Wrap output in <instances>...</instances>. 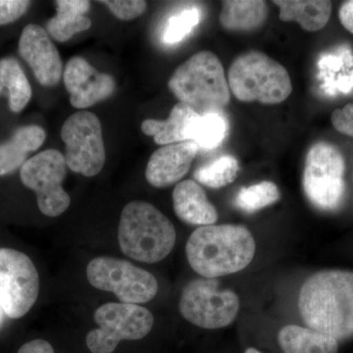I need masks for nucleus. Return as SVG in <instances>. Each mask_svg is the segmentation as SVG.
<instances>
[{
    "instance_id": "nucleus-1",
    "label": "nucleus",
    "mask_w": 353,
    "mask_h": 353,
    "mask_svg": "<svg viewBox=\"0 0 353 353\" xmlns=\"http://www.w3.org/2000/svg\"><path fill=\"white\" fill-rule=\"evenodd\" d=\"M299 309L308 328L334 340L353 336V272L323 270L299 292Z\"/></svg>"
},
{
    "instance_id": "nucleus-2",
    "label": "nucleus",
    "mask_w": 353,
    "mask_h": 353,
    "mask_svg": "<svg viewBox=\"0 0 353 353\" xmlns=\"http://www.w3.org/2000/svg\"><path fill=\"white\" fill-rule=\"evenodd\" d=\"M255 250L254 238L246 228L228 224L197 228L185 245L190 267L206 279L243 270L252 263Z\"/></svg>"
},
{
    "instance_id": "nucleus-3",
    "label": "nucleus",
    "mask_w": 353,
    "mask_h": 353,
    "mask_svg": "<svg viewBox=\"0 0 353 353\" xmlns=\"http://www.w3.org/2000/svg\"><path fill=\"white\" fill-rule=\"evenodd\" d=\"M168 87L179 102L199 115L223 112L231 101L224 67L208 50L199 51L181 64L172 74Z\"/></svg>"
},
{
    "instance_id": "nucleus-4",
    "label": "nucleus",
    "mask_w": 353,
    "mask_h": 353,
    "mask_svg": "<svg viewBox=\"0 0 353 353\" xmlns=\"http://www.w3.org/2000/svg\"><path fill=\"white\" fill-rule=\"evenodd\" d=\"M176 239L171 221L152 204L134 201L123 208L118 241L127 256L143 263H157L170 254Z\"/></svg>"
},
{
    "instance_id": "nucleus-5",
    "label": "nucleus",
    "mask_w": 353,
    "mask_h": 353,
    "mask_svg": "<svg viewBox=\"0 0 353 353\" xmlns=\"http://www.w3.org/2000/svg\"><path fill=\"white\" fill-rule=\"evenodd\" d=\"M230 90L241 102L279 104L292 94L289 72L275 59L250 50L234 58L228 72Z\"/></svg>"
},
{
    "instance_id": "nucleus-6",
    "label": "nucleus",
    "mask_w": 353,
    "mask_h": 353,
    "mask_svg": "<svg viewBox=\"0 0 353 353\" xmlns=\"http://www.w3.org/2000/svg\"><path fill=\"white\" fill-rule=\"evenodd\" d=\"M345 158L338 148L319 141L309 148L304 164L303 185L308 201L324 211L334 210L345 196Z\"/></svg>"
},
{
    "instance_id": "nucleus-7",
    "label": "nucleus",
    "mask_w": 353,
    "mask_h": 353,
    "mask_svg": "<svg viewBox=\"0 0 353 353\" xmlns=\"http://www.w3.org/2000/svg\"><path fill=\"white\" fill-rule=\"evenodd\" d=\"M238 294L219 290L215 279H194L181 294L179 310L187 321L202 329L216 330L230 326L240 310Z\"/></svg>"
},
{
    "instance_id": "nucleus-8",
    "label": "nucleus",
    "mask_w": 353,
    "mask_h": 353,
    "mask_svg": "<svg viewBox=\"0 0 353 353\" xmlns=\"http://www.w3.org/2000/svg\"><path fill=\"white\" fill-rule=\"evenodd\" d=\"M99 328L87 336V345L92 353H112L121 341H138L150 333L154 317L139 304L109 303L94 312Z\"/></svg>"
},
{
    "instance_id": "nucleus-9",
    "label": "nucleus",
    "mask_w": 353,
    "mask_h": 353,
    "mask_svg": "<svg viewBox=\"0 0 353 353\" xmlns=\"http://www.w3.org/2000/svg\"><path fill=\"white\" fill-rule=\"evenodd\" d=\"M87 278L95 289L113 292L122 303H148L158 292V282L152 273L113 257L92 259L87 267Z\"/></svg>"
},
{
    "instance_id": "nucleus-10",
    "label": "nucleus",
    "mask_w": 353,
    "mask_h": 353,
    "mask_svg": "<svg viewBox=\"0 0 353 353\" xmlns=\"http://www.w3.org/2000/svg\"><path fill=\"white\" fill-rule=\"evenodd\" d=\"M67 168L64 155L57 150H44L21 167V181L36 192L39 210L48 217L63 214L71 204L63 189Z\"/></svg>"
},
{
    "instance_id": "nucleus-11",
    "label": "nucleus",
    "mask_w": 353,
    "mask_h": 353,
    "mask_svg": "<svg viewBox=\"0 0 353 353\" xmlns=\"http://www.w3.org/2000/svg\"><path fill=\"white\" fill-rule=\"evenodd\" d=\"M66 145L65 161L70 170L85 176L101 173L106 153L101 121L95 114L80 111L70 116L61 128Z\"/></svg>"
},
{
    "instance_id": "nucleus-12",
    "label": "nucleus",
    "mask_w": 353,
    "mask_h": 353,
    "mask_svg": "<svg viewBox=\"0 0 353 353\" xmlns=\"http://www.w3.org/2000/svg\"><path fill=\"white\" fill-rule=\"evenodd\" d=\"M39 292V272L28 255L0 248V306L11 319L31 310Z\"/></svg>"
},
{
    "instance_id": "nucleus-13",
    "label": "nucleus",
    "mask_w": 353,
    "mask_h": 353,
    "mask_svg": "<svg viewBox=\"0 0 353 353\" xmlns=\"http://www.w3.org/2000/svg\"><path fill=\"white\" fill-rule=\"evenodd\" d=\"M65 88L72 106L85 109L108 99L115 92L112 76L101 73L83 57L71 58L63 72Z\"/></svg>"
},
{
    "instance_id": "nucleus-14",
    "label": "nucleus",
    "mask_w": 353,
    "mask_h": 353,
    "mask_svg": "<svg viewBox=\"0 0 353 353\" xmlns=\"http://www.w3.org/2000/svg\"><path fill=\"white\" fill-rule=\"evenodd\" d=\"M19 53L41 85L54 87L60 82L63 72L61 58L50 34L41 26L28 25L23 30Z\"/></svg>"
},
{
    "instance_id": "nucleus-15",
    "label": "nucleus",
    "mask_w": 353,
    "mask_h": 353,
    "mask_svg": "<svg viewBox=\"0 0 353 353\" xmlns=\"http://www.w3.org/2000/svg\"><path fill=\"white\" fill-rule=\"evenodd\" d=\"M199 150V146L192 141L161 146L148 160L146 181L158 189L180 183L190 171Z\"/></svg>"
},
{
    "instance_id": "nucleus-16",
    "label": "nucleus",
    "mask_w": 353,
    "mask_h": 353,
    "mask_svg": "<svg viewBox=\"0 0 353 353\" xmlns=\"http://www.w3.org/2000/svg\"><path fill=\"white\" fill-rule=\"evenodd\" d=\"M172 199L174 211L183 222L201 227L217 222V210L199 183L185 180L176 183Z\"/></svg>"
},
{
    "instance_id": "nucleus-17",
    "label": "nucleus",
    "mask_w": 353,
    "mask_h": 353,
    "mask_svg": "<svg viewBox=\"0 0 353 353\" xmlns=\"http://www.w3.org/2000/svg\"><path fill=\"white\" fill-rule=\"evenodd\" d=\"M267 17L268 6L263 0H225L219 20L227 31L250 32L259 30Z\"/></svg>"
},
{
    "instance_id": "nucleus-18",
    "label": "nucleus",
    "mask_w": 353,
    "mask_h": 353,
    "mask_svg": "<svg viewBox=\"0 0 353 353\" xmlns=\"http://www.w3.org/2000/svg\"><path fill=\"white\" fill-rule=\"evenodd\" d=\"M57 13L46 23V32L59 43H65L78 32L87 31L92 27V20L87 13L90 2L85 0H58Z\"/></svg>"
},
{
    "instance_id": "nucleus-19",
    "label": "nucleus",
    "mask_w": 353,
    "mask_h": 353,
    "mask_svg": "<svg viewBox=\"0 0 353 353\" xmlns=\"http://www.w3.org/2000/svg\"><path fill=\"white\" fill-rule=\"evenodd\" d=\"M46 141V132L37 125L21 127L12 138L0 145V176L17 170L25 164L28 154L36 152Z\"/></svg>"
},
{
    "instance_id": "nucleus-20",
    "label": "nucleus",
    "mask_w": 353,
    "mask_h": 353,
    "mask_svg": "<svg viewBox=\"0 0 353 353\" xmlns=\"http://www.w3.org/2000/svg\"><path fill=\"white\" fill-rule=\"evenodd\" d=\"M280 8V20L296 22L304 31L318 32L326 27L333 4L327 0H275Z\"/></svg>"
},
{
    "instance_id": "nucleus-21",
    "label": "nucleus",
    "mask_w": 353,
    "mask_h": 353,
    "mask_svg": "<svg viewBox=\"0 0 353 353\" xmlns=\"http://www.w3.org/2000/svg\"><path fill=\"white\" fill-rule=\"evenodd\" d=\"M197 115L192 108L179 102L172 109L170 116L166 120L146 119L141 124L143 134L153 137L159 145H174L185 143L188 139V131L190 122Z\"/></svg>"
},
{
    "instance_id": "nucleus-22",
    "label": "nucleus",
    "mask_w": 353,
    "mask_h": 353,
    "mask_svg": "<svg viewBox=\"0 0 353 353\" xmlns=\"http://www.w3.org/2000/svg\"><path fill=\"white\" fill-rule=\"evenodd\" d=\"M278 343L285 353H339L338 341L296 325H288L281 329Z\"/></svg>"
},
{
    "instance_id": "nucleus-23",
    "label": "nucleus",
    "mask_w": 353,
    "mask_h": 353,
    "mask_svg": "<svg viewBox=\"0 0 353 353\" xmlns=\"http://www.w3.org/2000/svg\"><path fill=\"white\" fill-rule=\"evenodd\" d=\"M7 94L9 108L14 113H19L31 101L32 88L14 58L0 60V95Z\"/></svg>"
},
{
    "instance_id": "nucleus-24",
    "label": "nucleus",
    "mask_w": 353,
    "mask_h": 353,
    "mask_svg": "<svg viewBox=\"0 0 353 353\" xmlns=\"http://www.w3.org/2000/svg\"><path fill=\"white\" fill-rule=\"evenodd\" d=\"M229 123L223 112L197 115L190 122L188 139L202 150H214L226 139Z\"/></svg>"
},
{
    "instance_id": "nucleus-25",
    "label": "nucleus",
    "mask_w": 353,
    "mask_h": 353,
    "mask_svg": "<svg viewBox=\"0 0 353 353\" xmlns=\"http://www.w3.org/2000/svg\"><path fill=\"white\" fill-rule=\"evenodd\" d=\"M240 170L238 160L232 155H222L210 163L199 167L194 179L211 189H221L234 182Z\"/></svg>"
},
{
    "instance_id": "nucleus-26",
    "label": "nucleus",
    "mask_w": 353,
    "mask_h": 353,
    "mask_svg": "<svg viewBox=\"0 0 353 353\" xmlns=\"http://www.w3.org/2000/svg\"><path fill=\"white\" fill-rule=\"evenodd\" d=\"M281 199L277 185L269 181L243 188L234 199L236 208L245 213H254L276 203Z\"/></svg>"
},
{
    "instance_id": "nucleus-27",
    "label": "nucleus",
    "mask_w": 353,
    "mask_h": 353,
    "mask_svg": "<svg viewBox=\"0 0 353 353\" xmlns=\"http://www.w3.org/2000/svg\"><path fill=\"white\" fill-rule=\"evenodd\" d=\"M199 19L201 15L196 8L185 9L171 17L167 23L163 34L165 43H180L199 24Z\"/></svg>"
},
{
    "instance_id": "nucleus-28",
    "label": "nucleus",
    "mask_w": 353,
    "mask_h": 353,
    "mask_svg": "<svg viewBox=\"0 0 353 353\" xmlns=\"http://www.w3.org/2000/svg\"><path fill=\"white\" fill-rule=\"evenodd\" d=\"M118 19L129 21L143 15L148 3L143 0H104L101 1Z\"/></svg>"
},
{
    "instance_id": "nucleus-29",
    "label": "nucleus",
    "mask_w": 353,
    "mask_h": 353,
    "mask_svg": "<svg viewBox=\"0 0 353 353\" xmlns=\"http://www.w3.org/2000/svg\"><path fill=\"white\" fill-rule=\"evenodd\" d=\"M30 6L24 0H0V25L10 24L22 17Z\"/></svg>"
},
{
    "instance_id": "nucleus-30",
    "label": "nucleus",
    "mask_w": 353,
    "mask_h": 353,
    "mask_svg": "<svg viewBox=\"0 0 353 353\" xmlns=\"http://www.w3.org/2000/svg\"><path fill=\"white\" fill-rule=\"evenodd\" d=\"M331 121L336 131L353 138V103L336 109L332 113Z\"/></svg>"
},
{
    "instance_id": "nucleus-31",
    "label": "nucleus",
    "mask_w": 353,
    "mask_h": 353,
    "mask_svg": "<svg viewBox=\"0 0 353 353\" xmlns=\"http://www.w3.org/2000/svg\"><path fill=\"white\" fill-rule=\"evenodd\" d=\"M18 353H55L52 345L48 341L34 340L25 343Z\"/></svg>"
},
{
    "instance_id": "nucleus-32",
    "label": "nucleus",
    "mask_w": 353,
    "mask_h": 353,
    "mask_svg": "<svg viewBox=\"0 0 353 353\" xmlns=\"http://www.w3.org/2000/svg\"><path fill=\"white\" fill-rule=\"evenodd\" d=\"M339 18L345 29L353 34V0L343 2L339 11Z\"/></svg>"
},
{
    "instance_id": "nucleus-33",
    "label": "nucleus",
    "mask_w": 353,
    "mask_h": 353,
    "mask_svg": "<svg viewBox=\"0 0 353 353\" xmlns=\"http://www.w3.org/2000/svg\"><path fill=\"white\" fill-rule=\"evenodd\" d=\"M245 353H262V352H260L259 350H255V348L250 347L245 350Z\"/></svg>"
},
{
    "instance_id": "nucleus-34",
    "label": "nucleus",
    "mask_w": 353,
    "mask_h": 353,
    "mask_svg": "<svg viewBox=\"0 0 353 353\" xmlns=\"http://www.w3.org/2000/svg\"><path fill=\"white\" fill-rule=\"evenodd\" d=\"M2 312H3V310H2L1 306H0V321H1Z\"/></svg>"
}]
</instances>
